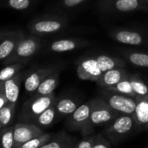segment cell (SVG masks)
<instances>
[{
    "mask_svg": "<svg viewBox=\"0 0 148 148\" xmlns=\"http://www.w3.org/2000/svg\"><path fill=\"white\" fill-rule=\"evenodd\" d=\"M121 53L132 64L138 67L148 68V53L134 51H122Z\"/></svg>",
    "mask_w": 148,
    "mask_h": 148,
    "instance_id": "22",
    "label": "cell"
},
{
    "mask_svg": "<svg viewBox=\"0 0 148 148\" xmlns=\"http://www.w3.org/2000/svg\"><path fill=\"white\" fill-rule=\"evenodd\" d=\"M136 101V108L132 114L136 127L139 129L148 128V97H139Z\"/></svg>",
    "mask_w": 148,
    "mask_h": 148,
    "instance_id": "17",
    "label": "cell"
},
{
    "mask_svg": "<svg viewBox=\"0 0 148 148\" xmlns=\"http://www.w3.org/2000/svg\"><path fill=\"white\" fill-rule=\"evenodd\" d=\"M25 64L23 63H15L7 64L5 68L0 71V83H4L8 79L16 76L18 72L23 69Z\"/></svg>",
    "mask_w": 148,
    "mask_h": 148,
    "instance_id": "26",
    "label": "cell"
},
{
    "mask_svg": "<svg viewBox=\"0 0 148 148\" xmlns=\"http://www.w3.org/2000/svg\"><path fill=\"white\" fill-rule=\"evenodd\" d=\"M119 114V112L112 109L101 98L99 97L96 99H92V111L89 122L85 130L81 132V134L83 135V137L91 135L93 132L94 127L104 125H109Z\"/></svg>",
    "mask_w": 148,
    "mask_h": 148,
    "instance_id": "2",
    "label": "cell"
},
{
    "mask_svg": "<svg viewBox=\"0 0 148 148\" xmlns=\"http://www.w3.org/2000/svg\"><path fill=\"white\" fill-rule=\"evenodd\" d=\"M53 137V134L51 133H43L39 136H37L25 143L22 144L18 148H39L43 145H45L47 141H49Z\"/></svg>",
    "mask_w": 148,
    "mask_h": 148,
    "instance_id": "28",
    "label": "cell"
},
{
    "mask_svg": "<svg viewBox=\"0 0 148 148\" xmlns=\"http://www.w3.org/2000/svg\"><path fill=\"white\" fill-rule=\"evenodd\" d=\"M16 105L7 103L2 108H0V123L2 128L10 126L12 123L15 116Z\"/></svg>",
    "mask_w": 148,
    "mask_h": 148,
    "instance_id": "25",
    "label": "cell"
},
{
    "mask_svg": "<svg viewBox=\"0 0 148 148\" xmlns=\"http://www.w3.org/2000/svg\"><path fill=\"white\" fill-rule=\"evenodd\" d=\"M147 148H148V147H147Z\"/></svg>",
    "mask_w": 148,
    "mask_h": 148,
    "instance_id": "38",
    "label": "cell"
},
{
    "mask_svg": "<svg viewBox=\"0 0 148 148\" xmlns=\"http://www.w3.org/2000/svg\"><path fill=\"white\" fill-rule=\"evenodd\" d=\"M79 101L71 97H62L56 99L55 106L58 116L68 117L79 106Z\"/></svg>",
    "mask_w": 148,
    "mask_h": 148,
    "instance_id": "18",
    "label": "cell"
},
{
    "mask_svg": "<svg viewBox=\"0 0 148 148\" xmlns=\"http://www.w3.org/2000/svg\"><path fill=\"white\" fill-rule=\"evenodd\" d=\"M92 99L80 105L71 114L67 117L65 125L71 131H79L82 132L86 127L92 111Z\"/></svg>",
    "mask_w": 148,
    "mask_h": 148,
    "instance_id": "10",
    "label": "cell"
},
{
    "mask_svg": "<svg viewBox=\"0 0 148 148\" xmlns=\"http://www.w3.org/2000/svg\"><path fill=\"white\" fill-rule=\"evenodd\" d=\"M8 103L6 97L5 95L4 92V87H3V83H0V108H2L5 105Z\"/></svg>",
    "mask_w": 148,
    "mask_h": 148,
    "instance_id": "33",
    "label": "cell"
},
{
    "mask_svg": "<svg viewBox=\"0 0 148 148\" xmlns=\"http://www.w3.org/2000/svg\"><path fill=\"white\" fill-rule=\"evenodd\" d=\"M0 148H2V147H1V145H0Z\"/></svg>",
    "mask_w": 148,
    "mask_h": 148,
    "instance_id": "37",
    "label": "cell"
},
{
    "mask_svg": "<svg viewBox=\"0 0 148 148\" xmlns=\"http://www.w3.org/2000/svg\"><path fill=\"white\" fill-rule=\"evenodd\" d=\"M136 127V122L132 115L119 114L104 131L103 134L112 145H118L126 138Z\"/></svg>",
    "mask_w": 148,
    "mask_h": 148,
    "instance_id": "6",
    "label": "cell"
},
{
    "mask_svg": "<svg viewBox=\"0 0 148 148\" xmlns=\"http://www.w3.org/2000/svg\"><path fill=\"white\" fill-rule=\"evenodd\" d=\"M95 135L84 136L83 138L76 144V148H92L94 144Z\"/></svg>",
    "mask_w": 148,
    "mask_h": 148,
    "instance_id": "31",
    "label": "cell"
},
{
    "mask_svg": "<svg viewBox=\"0 0 148 148\" xmlns=\"http://www.w3.org/2000/svg\"><path fill=\"white\" fill-rule=\"evenodd\" d=\"M112 143L111 141L103 134L95 135L94 144L92 148H111Z\"/></svg>",
    "mask_w": 148,
    "mask_h": 148,
    "instance_id": "30",
    "label": "cell"
},
{
    "mask_svg": "<svg viewBox=\"0 0 148 148\" xmlns=\"http://www.w3.org/2000/svg\"><path fill=\"white\" fill-rule=\"evenodd\" d=\"M89 45V42L80 38H60L57 39L51 43L49 45V51L62 53L67 51H75L79 48L86 46Z\"/></svg>",
    "mask_w": 148,
    "mask_h": 148,
    "instance_id": "15",
    "label": "cell"
},
{
    "mask_svg": "<svg viewBox=\"0 0 148 148\" xmlns=\"http://www.w3.org/2000/svg\"><path fill=\"white\" fill-rule=\"evenodd\" d=\"M2 129V125H1V123H0V130Z\"/></svg>",
    "mask_w": 148,
    "mask_h": 148,
    "instance_id": "36",
    "label": "cell"
},
{
    "mask_svg": "<svg viewBox=\"0 0 148 148\" xmlns=\"http://www.w3.org/2000/svg\"><path fill=\"white\" fill-rule=\"evenodd\" d=\"M44 133L43 128L33 123L18 122L14 125V148Z\"/></svg>",
    "mask_w": 148,
    "mask_h": 148,
    "instance_id": "12",
    "label": "cell"
},
{
    "mask_svg": "<svg viewBox=\"0 0 148 148\" xmlns=\"http://www.w3.org/2000/svg\"><path fill=\"white\" fill-rule=\"evenodd\" d=\"M129 75V71L125 67L113 68L104 72L95 83L101 89H107L115 86L117 83Z\"/></svg>",
    "mask_w": 148,
    "mask_h": 148,
    "instance_id": "14",
    "label": "cell"
},
{
    "mask_svg": "<svg viewBox=\"0 0 148 148\" xmlns=\"http://www.w3.org/2000/svg\"><path fill=\"white\" fill-rule=\"evenodd\" d=\"M86 0H62L61 5L65 8H74L85 3Z\"/></svg>",
    "mask_w": 148,
    "mask_h": 148,
    "instance_id": "32",
    "label": "cell"
},
{
    "mask_svg": "<svg viewBox=\"0 0 148 148\" xmlns=\"http://www.w3.org/2000/svg\"><path fill=\"white\" fill-rule=\"evenodd\" d=\"M107 90L117 92V93H120V94H124V95L132 97V98H133L135 99H138V96L135 93V92L133 91V88L132 86V84H131V81H130V75L125 77L122 80H120L115 86L107 88Z\"/></svg>",
    "mask_w": 148,
    "mask_h": 148,
    "instance_id": "23",
    "label": "cell"
},
{
    "mask_svg": "<svg viewBox=\"0 0 148 148\" xmlns=\"http://www.w3.org/2000/svg\"><path fill=\"white\" fill-rule=\"evenodd\" d=\"M61 70L58 64H50L31 72L24 80L25 90L29 94H34L39 85L53 72Z\"/></svg>",
    "mask_w": 148,
    "mask_h": 148,
    "instance_id": "11",
    "label": "cell"
},
{
    "mask_svg": "<svg viewBox=\"0 0 148 148\" xmlns=\"http://www.w3.org/2000/svg\"><path fill=\"white\" fill-rule=\"evenodd\" d=\"M65 148H76V143H73V144L70 145L69 146H67Z\"/></svg>",
    "mask_w": 148,
    "mask_h": 148,
    "instance_id": "34",
    "label": "cell"
},
{
    "mask_svg": "<svg viewBox=\"0 0 148 148\" xmlns=\"http://www.w3.org/2000/svg\"><path fill=\"white\" fill-rule=\"evenodd\" d=\"M41 48V40L35 35H24L17 45L14 51L5 60L3 61L5 64L15 63L25 64L32 58Z\"/></svg>",
    "mask_w": 148,
    "mask_h": 148,
    "instance_id": "4",
    "label": "cell"
},
{
    "mask_svg": "<svg viewBox=\"0 0 148 148\" xmlns=\"http://www.w3.org/2000/svg\"><path fill=\"white\" fill-rule=\"evenodd\" d=\"M25 33L20 30L0 33V60L4 61L12 54L17 45Z\"/></svg>",
    "mask_w": 148,
    "mask_h": 148,
    "instance_id": "13",
    "label": "cell"
},
{
    "mask_svg": "<svg viewBox=\"0 0 148 148\" xmlns=\"http://www.w3.org/2000/svg\"><path fill=\"white\" fill-rule=\"evenodd\" d=\"M73 143H75L74 138L65 132L61 131L57 134H53V137L39 148H65Z\"/></svg>",
    "mask_w": 148,
    "mask_h": 148,
    "instance_id": "20",
    "label": "cell"
},
{
    "mask_svg": "<svg viewBox=\"0 0 148 148\" xmlns=\"http://www.w3.org/2000/svg\"><path fill=\"white\" fill-rule=\"evenodd\" d=\"M130 81L133 91L139 97H148V86L137 73H130Z\"/></svg>",
    "mask_w": 148,
    "mask_h": 148,
    "instance_id": "24",
    "label": "cell"
},
{
    "mask_svg": "<svg viewBox=\"0 0 148 148\" xmlns=\"http://www.w3.org/2000/svg\"><path fill=\"white\" fill-rule=\"evenodd\" d=\"M23 80V73L18 72L16 76L3 83L5 95L8 103L16 105L19 97L20 86Z\"/></svg>",
    "mask_w": 148,
    "mask_h": 148,
    "instance_id": "16",
    "label": "cell"
},
{
    "mask_svg": "<svg viewBox=\"0 0 148 148\" xmlns=\"http://www.w3.org/2000/svg\"><path fill=\"white\" fill-rule=\"evenodd\" d=\"M99 98L120 114L132 115L136 108L137 101L135 99L107 89H101Z\"/></svg>",
    "mask_w": 148,
    "mask_h": 148,
    "instance_id": "7",
    "label": "cell"
},
{
    "mask_svg": "<svg viewBox=\"0 0 148 148\" xmlns=\"http://www.w3.org/2000/svg\"><path fill=\"white\" fill-rule=\"evenodd\" d=\"M110 37L119 44L132 46H148V37L141 32L118 28L109 32Z\"/></svg>",
    "mask_w": 148,
    "mask_h": 148,
    "instance_id": "9",
    "label": "cell"
},
{
    "mask_svg": "<svg viewBox=\"0 0 148 148\" xmlns=\"http://www.w3.org/2000/svg\"><path fill=\"white\" fill-rule=\"evenodd\" d=\"M61 70H58L50 76H48L38 87L34 94L37 95H49L54 92L55 89L59 84V74Z\"/></svg>",
    "mask_w": 148,
    "mask_h": 148,
    "instance_id": "19",
    "label": "cell"
},
{
    "mask_svg": "<svg viewBox=\"0 0 148 148\" xmlns=\"http://www.w3.org/2000/svg\"><path fill=\"white\" fill-rule=\"evenodd\" d=\"M68 25V19L62 16L47 15L33 19L29 25L30 32L35 36H46L64 31Z\"/></svg>",
    "mask_w": 148,
    "mask_h": 148,
    "instance_id": "5",
    "label": "cell"
},
{
    "mask_svg": "<svg viewBox=\"0 0 148 148\" xmlns=\"http://www.w3.org/2000/svg\"><path fill=\"white\" fill-rule=\"evenodd\" d=\"M57 97L54 92L49 95L33 94L24 103L18 117L19 122L32 123L38 115L53 105Z\"/></svg>",
    "mask_w": 148,
    "mask_h": 148,
    "instance_id": "3",
    "label": "cell"
},
{
    "mask_svg": "<svg viewBox=\"0 0 148 148\" xmlns=\"http://www.w3.org/2000/svg\"><path fill=\"white\" fill-rule=\"evenodd\" d=\"M138 1H140V2L143 3L144 5H145L148 6V0H138Z\"/></svg>",
    "mask_w": 148,
    "mask_h": 148,
    "instance_id": "35",
    "label": "cell"
},
{
    "mask_svg": "<svg viewBox=\"0 0 148 148\" xmlns=\"http://www.w3.org/2000/svg\"><path fill=\"white\" fill-rule=\"evenodd\" d=\"M98 7L104 12H148V6L138 0H100Z\"/></svg>",
    "mask_w": 148,
    "mask_h": 148,
    "instance_id": "8",
    "label": "cell"
},
{
    "mask_svg": "<svg viewBox=\"0 0 148 148\" xmlns=\"http://www.w3.org/2000/svg\"><path fill=\"white\" fill-rule=\"evenodd\" d=\"M125 61L120 58L100 54L97 57L80 60L77 64L76 71L79 79L96 82L106 71L118 67H125Z\"/></svg>",
    "mask_w": 148,
    "mask_h": 148,
    "instance_id": "1",
    "label": "cell"
},
{
    "mask_svg": "<svg viewBox=\"0 0 148 148\" xmlns=\"http://www.w3.org/2000/svg\"><path fill=\"white\" fill-rule=\"evenodd\" d=\"M0 145L2 148H14V126H7L1 129Z\"/></svg>",
    "mask_w": 148,
    "mask_h": 148,
    "instance_id": "27",
    "label": "cell"
},
{
    "mask_svg": "<svg viewBox=\"0 0 148 148\" xmlns=\"http://www.w3.org/2000/svg\"><path fill=\"white\" fill-rule=\"evenodd\" d=\"M31 0H7V4L12 9L18 11L28 9L31 5Z\"/></svg>",
    "mask_w": 148,
    "mask_h": 148,
    "instance_id": "29",
    "label": "cell"
},
{
    "mask_svg": "<svg viewBox=\"0 0 148 148\" xmlns=\"http://www.w3.org/2000/svg\"><path fill=\"white\" fill-rule=\"evenodd\" d=\"M57 116H58V113H57L56 106L54 103L50 107H48L45 111H44L40 115H38L32 123L44 129L45 127L51 125L54 123Z\"/></svg>",
    "mask_w": 148,
    "mask_h": 148,
    "instance_id": "21",
    "label": "cell"
}]
</instances>
